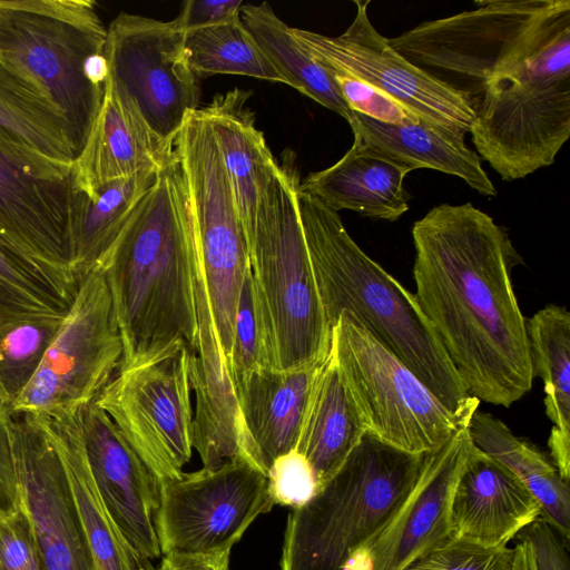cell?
Instances as JSON below:
<instances>
[{"label":"cell","instance_id":"cell-13","mask_svg":"<svg viewBox=\"0 0 570 570\" xmlns=\"http://www.w3.org/2000/svg\"><path fill=\"white\" fill-rule=\"evenodd\" d=\"M189 353L179 347L114 375L97 397L158 482L183 473L193 452Z\"/></svg>","mask_w":570,"mask_h":570},{"label":"cell","instance_id":"cell-4","mask_svg":"<svg viewBox=\"0 0 570 570\" xmlns=\"http://www.w3.org/2000/svg\"><path fill=\"white\" fill-rule=\"evenodd\" d=\"M425 454L366 432L340 470L288 514L282 570H350L414 490Z\"/></svg>","mask_w":570,"mask_h":570},{"label":"cell","instance_id":"cell-32","mask_svg":"<svg viewBox=\"0 0 570 570\" xmlns=\"http://www.w3.org/2000/svg\"><path fill=\"white\" fill-rule=\"evenodd\" d=\"M240 20L264 55L293 87L346 121L352 110L327 71L303 48L288 27L267 2L243 4Z\"/></svg>","mask_w":570,"mask_h":570},{"label":"cell","instance_id":"cell-22","mask_svg":"<svg viewBox=\"0 0 570 570\" xmlns=\"http://www.w3.org/2000/svg\"><path fill=\"white\" fill-rule=\"evenodd\" d=\"M322 364L257 368L236 390L244 431L243 456L266 476L278 456L297 446Z\"/></svg>","mask_w":570,"mask_h":570},{"label":"cell","instance_id":"cell-12","mask_svg":"<svg viewBox=\"0 0 570 570\" xmlns=\"http://www.w3.org/2000/svg\"><path fill=\"white\" fill-rule=\"evenodd\" d=\"M274 505L267 476L244 456L158 482L155 529L164 554L230 552Z\"/></svg>","mask_w":570,"mask_h":570},{"label":"cell","instance_id":"cell-10","mask_svg":"<svg viewBox=\"0 0 570 570\" xmlns=\"http://www.w3.org/2000/svg\"><path fill=\"white\" fill-rule=\"evenodd\" d=\"M175 149L188 184L199 263L228 366L249 256L246 233L204 108L188 114Z\"/></svg>","mask_w":570,"mask_h":570},{"label":"cell","instance_id":"cell-46","mask_svg":"<svg viewBox=\"0 0 570 570\" xmlns=\"http://www.w3.org/2000/svg\"><path fill=\"white\" fill-rule=\"evenodd\" d=\"M511 570H535L531 549L523 540H518V544L513 548V563Z\"/></svg>","mask_w":570,"mask_h":570},{"label":"cell","instance_id":"cell-41","mask_svg":"<svg viewBox=\"0 0 570 570\" xmlns=\"http://www.w3.org/2000/svg\"><path fill=\"white\" fill-rule=\"evenodd\" d=\"M0 570H45L30 521L22 508L0 517Z\"/></svg>","mask_w":570,"mask_h":570},{"label":"cell","instance_id":"cell-3","mask_svg":"<svg viewBox=\"0 0 570 570\" xmlns=\"http://www.w3.org/2000/svg\"><path fill=\"white\" fill-rule=\"evenodd\" d=\"M297 205L328 327L345 314L390 350L453 413L478 410L413 293L353 240L337 212L298 190Z\"/></svg>","mask_w":570,"mask_h":570},{"label":"cell","instance_id":"cell-18","mask_svg":"<svg viewBox=\"0 0 570 570\" xmlns=\"http://www.w3.org/2000/svg\"><path fill=\"white\" fill-rule=\"evenodd\" d=\"M76 421L91 479L117 530L141 559L159 557L157 479L96 401L79 410Z\"/></svg>","mask_w":570,"mask_h":570},{"label":"cell","instance_id":"cell-44","mask_svg":"<svg viewBox=\"0 0 570 570\" xmlns=\"http://www.w3.org/2000/svg\"><path fill=\"white\" fill-rule=\"evenodd\" d=\"M21 508L8 413L0 406V517L12 514Z\"/></svg>","mask_w":570,"mask_h":570},{"label":"cell","instance_id":"cell-19","mask_svg":"<svg viewBox=\"0 0 570 570\" xmlns=\"http://www.w3.org/2000/svg\"><path fill=\"white\" fill-rule=\"evenodd\" d=\"M468 424L425 454L414 490L390 523L361 550L350 570H404L453 538L451 501L473 448Z\"/></svg>","mask_w":570,"mask_h":570},{"label":"cell","instance_id":"cell-14","mask_svg":"<svg viewBox=\"0 0 570 570\" xmlns=\"http://www.w3.org/2000/svg\"><path fill=\"white\" fill-rule=\"evenodd\" d=\"M109 78L122 90L151 134L167 148L189 112L198 109L199 81L185 49V33L170 21L121 12L107 28Z\"/></svg>","mask_w":570,"mask_h":570},{"label":"cell","instance_id":"cell-7","mask_svg":"<svg viewBox=\"0 0 570 570\" xmlns=\"http://www.w3.org/2000/svg\"><path fill=\"white\" fill-rule=\"evenodd\" d=\"M297 177L279 170L262 195L247 237L249 268L263 311L271 366L322 363L331 347L297 205Z\"/></svg>","mask_w":570,"mask_h":570},{"label":"cell","instance_id":"cell-42","mask_svg":"<svg viewBox=\"0 0 570 570\" xmlns=\"http://www.w3.org/2000/svg\"><path fill=\"white\" fill-rule=\"evenodd\" d=\"M515 538L529 544L535 570H570L569 541L541 517L527 525Z\"/></svg>","mask_w":570,"mask_h":570},{"label":"cell","instance_id":"cell-43","mask_svg":"<svg viewBox=\"0 0 570 570\" xmlns=\"http://www.w3.org/2000/svg\"><path fill=\"white\" fill-rule=\"evenodd\" d=\"M243 4L240 0H188L170 23L183 33L227 23L240 16Z\"/></svg>","mask_w":570,"mask_h":570},{"label":"cell","instance_id":"cell-1","mask_svg":"<svg viewBox=\"0 0 570 570\" xmlns=\"http://www.w3.org/2000/svg\"><path fill=\"white\" fill-rule=\"evenodd\" d=\"M414 296L469 393L509 407L534 379L511 282L508 232L471 203L441 204L412 228Z\"/></svg>","mask_w":570,"mask_h":570},{"label":"cell","instance_id":"cell-39","mask_svg":"<svg viewBox=\"0 0 570 570\" xmlns=\"http://www.w3.org/2000/svg\"><path fill=\"white\" fill-rule=\"evenodd\" d=\"M322 67L331 76L352 111L390 125L416 124L420 121L414 114L375 87L342 70L326 66Z\"/></svg>","mask_w":570,"mask_h":570},{"label":"cell","instance_id":"cell-40","mask_svg":"<svg viewBox=\"0 0 570 570\" xmlns=\"http://www.w3.org/2000/svg\"><path fill=\"white\" fill-rule=\"evenodd\" d=\"M267 480L274 504L293 509L305 504L317 490L312 468L297 450L278 456L267 471Z\"/></svg>","mask_w":570,"mask_h":570},{"label":"cell","instance_id":"cell-45","mask_svg":"<svg viewBox=\"0 0 570 570\" xmlns=\"http://www.w3.org/2000/svg\"><path fill=\"white\" fill-rule=\"evenodd\" d=\"M230 552L208 556L164 554L154 570H229Z\"/></svg>","mask_w":570,"mask_h":570},{"label":"cell","instance_id":"cell-34","mask_svg":"<svg viewBox=\"0 0 570 570\" xmlns=\"http://www.w3.org/2000/svg\"><path fill=\"white\" fill-rule=\"evenodd\" d=\"M77 286L0 236V323L28 315H66Z\"/></svg>","mask_w":570,"mask_h":570},{"label":"cell","instance_id":"cell-5","mask_svg":"<svg viewBox=\"0 0 570 570\" xmlns=\"http://www.w3.org/2000/svg\"><path fill=\"white\" fill-rule=\"evenodd\" d=\"M107 28L91 0H0V60L66 118L79 154L104 101Z\"/></svg>","mask_w":570,"mask_h":570},{"label":"cell","instance_id":"cell-6","mask_svg":"<svg viewBox=\"0 0 570 570\" xmlns=\"http://www.w3.org/2000/svg\"><path fill=\"white\" fill-rule=\"evenodd\" d=\"M476 151L505 181L553 164L570 135V13L472 100Z\"/></svg>","mask_w":570,"mask_h":570},{"label":"cell","instance_id":"cell-29","mask_svg":"<svg viewBox=\"0 0 570 570\" xmlns=\"http://www.w3.org/2000/svg\"><path fill=\"white\" fill-rule=\"evenodd\" d=\"M76 414L59 419H38L49 432L66 468L97 568L154 570L150 561L138 557L125 542L101 501L81 449Z\"/></svg>","mask_w":570,"mask_h":570},{"label":"cell","instance_id":"cell-36","mask_svg":"<svg viewBox=\"0 0 570 570\" xmlns=\"http://www.w3.org/2000/svg\"><path fill=\"white\" fill-rule=\"evenodd\" d=\"M66 315H28L0 323V406L8 411L38 371Z\"/></svg>","mask_w":570,"mask_h":570},{"label":"cell","instance_id":"cell-8","mask_svg":"<svg viewBox=\"0 0 570 570\" xmlns=\"http://www.w3.org/2000/svg\"><path fill=\"white\" fill-rule=\"evenodd\" d=\"M567 0L475 1L476 9L423 22L389 39L419 68L462 79L473 100L491 80L507 76L547 35Z\"/></svg>","mask_w":570,"mask_h":570},{"label":"cell","instance_id":"cell-38","mask_svg":"<svg viewBox=\"0 0 570 570\" xmlns=\"http://www.w3.org/2000/svg\"><path fill=\"white\" fill-rule=\"evenodd\" d=\"M512 563L513 548H489L451 538L404 570H511Z\"/></svg>","mask_w":570,"mask_h":570},{"label":"cell","instance_id":"cell-26","mask_svg":"<svg viewBox=\"0 0 570 570\" xmlns=\"http://www.w3.org/2000/svg\"><path fill=\"white\" fill-rule=\"evenodd\" d=\"M347 122L354 136L367 146L413 169L426 168L454 175L483 196L497 195L479 155L465 145L462 137L422 121L390 125L355 111Z\"/></svg>","mask_w":570,"mask_h":570},{"label":"cell","instance_id":"cell-37","mask_svg":"<svg viewBox=\"0 0 570 570\" xmlns=\"http://www.w3.org/2000/svg\"><path fill=\"white\" fill-rule=\"evenodd\" d=\"M263 367H272L268 338L249 268L237 305L228 364L235 393L253 371Z\"/></svg>","mask_w":570,"mask_h":570},{"label":"cell","instance_id":"cell-11","mask_svg":"<svg viewBox=\"0 0 570 570\" xmlns=\"http://www.w3.org/2000/svg\"><path fill=\"white\" fill-rule=\"evenodd\" d=\"M124 353L111 295L99 266L78 279L63 322L9 413L59 419L97 400Z\"/></svg>","mask_w":570,"mask_h":570},{"label":"cell","instance_id":"cell-35","mask_svg":"<svg viewBox=\"0 0 570 570\" xmlns=\"http://www.w3.org/2000/svg\"><path fill=\"white\" fill-rule=\"evenodd\" d=\"M185 49L196 76L242 75L285 83L240 20L185 33Z\"/></svg>","mask_w":570,"mask_h":570},{"label":"cell","instance_id":"cell-17","mask_svg":"<svg viewBox=\"0 0 570 570\" xmlns=\"http://www.w3.org/2000/svg\"><path fill=\"white\" fill-rule=\"evenodd\" d=\"M22 509L45 570H98L61 456L42 421L8 412Z\"/></svg>","mask_w":570,"mask_h":570},{"label":"cell","instance_id":"cell-27","mask_svg":"<svg viewBox=\"0 0 570 570\" xmlns=\"http://www.w3.org/2000/svg\"><path fill=\"white\" fill-rule=\"evenodd\" d=\"M365 433L355 403L328 353L315 379L295 449L311 465L317 489L340 470Z\"/></svg>","mask_w":570,"mask_h":570},{"label":"cell","instance_id":"cell-25","mask_svg":"<svg viewBox=\"0 0 570 570\" xmlns=\"http://www.w3.org/2000/svg\"><path fill=\"white\" fill-rule=\"evenodd\" d=\"M250 92L235 88L204 108L246 233H252L262 195L279 167L246 107Z\"/></svg>","mask_w":570,"mask_h":570},{"label":"cell","instance_id":"cell-31","mask_svg":"<svg viewBox=\"0 0 570 570\" xmlns=\"http://www.w3.org/2000/svg\"><path fill=\"white\" fill-rule=\"evenodd\" d=\"M157 174L142 170L91 193L72 189L70 227L73 274L78 279L105 257Z\"/></svg>","mask_w":570,"mask_h":570},{"label":"cell","instance_id":"cell-20","mask_svg":"<svg viewBox=\"0 0 570 570\" xmlns=\"http://www.w3.org/2000/svg\"><path fill=\"white\" fill-rule=\"evenodd\" d=\"M198 332L189 353V376L195 395L193 449L203 468L215 469L243 456L244 431L232 376L213 317L199 255L195 273Z\"/></svg>","mask_w":570,"mask_h":570},{"label":"cell","instance_id":"cell-24","mask_svg":"<svg viewBox=\"0 0 570 570\" xmlns=\"http://www.w3.org/2000/svg\"><path fill=\"white\" fill-rule=\"evenodd\" d=\"M414 170L354 136L346 154L331 167L309 174L298 190L331 209H350L370 218L397 220L409 209L403 183Z\"/></svg>","mask_w":570,"mask_h":570},{"label":"cell","instance_id":"cell-15","mask_svg":"<svg viewBox=\"0 0 570 570\" xmlns=\"http://www.w3.org/2000/svg\"><path fill=\"white\" fill-rule=\"evenodd\" d=\"M356 13L340 36L292 28L322 66L342 70L389 95L420 121L464 138L475 119L470 96L419 68L395 51L371 23L370 1H354Z\"/></svg>","mask_w":570,"mask_h":570},{"label":"cell","instance_id":"cell-28","mask_svg":"<svg viewBox=\"0 0 570 570\" xmlns=\"http://www.w3.org/2000/svg\"><path fill=\"white\" fill-rule=\"evenodd\" d=\"M533 376L544 384L546 413L553 424L548 446L561 479L570 476V314L548 305L527 320Z\"/></svg>","mask_w":570,"mask_h":570},{"label":"cell","instance_id":"cell-23","mask_svg":"<svg viewBox=\"0 0 570 570\" xmlns=\"http://www.w3.org/2000/svg\"><path fill=\"white\" fill-rule=\"evenodd\" d=\"M177 157L148 129L132 102L108 77L100 110L71 167L72 189L91 193L142 170H157Z\"/></svg>","mask_w":570,"mask_h":570},{"label":"cell","instance_id":"cell-33","mask_svg":"<svg viewBox=\"0 0 570 570\" xmlns=\"http://www.w3.org/2000/svg\"><path fill=\"white\" fill-rule=\"evenodd\" d=\"M0 131L61 163L72 165L77 157L63 115L1 60Z\"/></svg>","mask_w":570,"mask_h":570},{"label":"cell","instance_id":"cell-21","mask_svg":"<svg viewBox=\"0 0 570 570\" xmlns=\"http://www.w3.org/2000/svg\"><path fill=\"white\" fill-rule=\"evenodd\" d=\"M539 517L541 508L531 492L473 444L451 501L452 537L503 548Z\"/></svg>","mask_w":570,"mask_h":570},{"label":"cell","instance_id":"cell-9","mask_svg":"<svg viewBox=\"0 0 570 570\" xmlns=\"http://www.w3.org/2000/svg\"><path fill=\"white\" fill-rule=\"evenodd\" d=\"M330 354L366 432L397 450L429 453L476 411L451 412L404 363L345 314L332 328Z\"/></svg>","mask_w":570,"mask_h":570},{"label":"cell","instance_id":"cell-2","mask_svg":"<svg viewBox=\"0 0 570 570\" xmlns=\"http://www.w3.org/2000/svg\"><path fill=\"white\" fill-rule=\"evenodd\" d=\"M197 259L188 184L177 156L158 171L97 265L122 340L119 370L195 348Z\"/></svg>","mask_w":570,"mask_h":570},{"label":"cell","instance_id":"cell-30","mask_svg":"<svg viewBox=\"0 0 570 570\" xmlns=\"http://www.w3.org/2000/svg\"><path fill=\"white\" fill-rule=\"evenodd\" d=\"M473 444L507 466L537 499L541 518L569 541L570 492L543 453L518 438L499 419L475 411L468 424Z\"/></svg>","mask_w":570,"mask_h":570},{"label":"cell","instance_id":"cell-16","mask_svg":"<svg viewBox=\"0 0 570 570\" xmlns=\"http://www.w3.org/2000/svg\"><path fill=\"white\" fill-rule=\"evenodd\" d=\"M71 167L0 131V236L78 283L70 227Z\"/></svg>","mask_w":570,"mask_h":570}]
</instances>
